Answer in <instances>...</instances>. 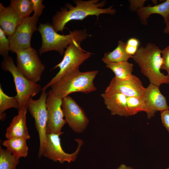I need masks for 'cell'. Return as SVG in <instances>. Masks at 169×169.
<instances>
[{
  "label": "cell",
  "instance_id": "1",
  "mask_svg": "<svg viewBox=\"0 0 169 169\" xmlns=\"http://www.w3.org/2000/svg\"><path fill=\"white\" fill-rule=\"evenodd\" d=\"M99 0L82 1L74 0L75 6L70 3H66L64 7L57 11L52 18V25L57 32H63L65 25L73 20H82L87 17L95 15L97 17L101 14L113 15L116 12L111 6L103 8L106 3L105 0Z\"/></svg>",
  "mask_w": 169,
  "mask_h": 169
},
{
  "label": "cell",
  "instance_id": "24",
  "mask_svg": "<svg viewBox=\"0 0 169 169\" xmlns=\"http://www.w3.org/2000/svg\"><path fill=\"white\" fill-rule=\"evenodd\" d=\"M127 104L128 116L141 111L147 113V107L142 97H127Z\"/></svg>",
  "mask_w": 169,
  "mask_h": 169
},
{
  "label": "cell",
  "instance_id": "7",
  "mask_svg": "<svg viewBox=\"0 0 169 169\" xmlns=\"http://www.w3.org/2000/svg\"><path fill=\"white\" fill-rule=\"evenodd\" d=\"M48 94L46 90H42L38 99L34 100L32 97H30L27 105V109L34 118L38 134L39 147L38 156L39 158L44 156L46 144L48 120L46 101Z\"/></svg>",
  "mask_w": 169,
  "mask_h": 169
},
{
  "label": "cell",
  "instance_id": "8",
  "mask_svg": "<svg viewBox=\"0 0 169 169\" xmlns=\"http://www.w3.org/2000/svg\"><path fill=\"white\" fill-rule=\"evenodd\" d=\"M17 67L28 79L37 83L39 81L45 69L36 50L30 47L16 53Z\"/></svg>",
  "mask_w": 169,
  "mask_h": 169
},
{
  "label": "cell",
  "instance_id": "6",
  "mask_svg": "<svg viewBox=\"0 0 169 169\" xmlns=\"http://www.w3.org/2000/svg\"><path fill=\"white\" fill-rule=\"evenodd\" d=\"M80 42L74 41L66 49L62 61L52 70L59 68V71L48 83L42 87L46 90L66 74L78 69L84 61L90 57L92 53L85 51L80 46Z\"/></svg>",
  "mask_w": 169,
  "mask_h": 169
},
{
  "label": "cell",
  "instance_id": "5",
  "mask_svg": "<svg viewBox=\"0 0 169 169\" xmlns=\"http://www.w3.org/2000/svg\"><path fill=\"white\" fill-rule=\"evenodd\" d=\"M1 67L4 71L10 72L13 78L17 93L15 96L18 103V110L23 108L27 109L29 98L42 91L41 85L25 77L14 64L11 56L3 58Z\"/></svg>",
  "mask_w": 169,
  "mask_h": 169
},
{
  "label": "cell",
  "instance_id": "30",
  "mask_svg": "<svg viewBox=\"0 0 169 169\" xmlns=\"http://www.w3.org/2000/svg\"><path fill=\"white\" fill-rule=\"evenodd\" d=\"M162 123L169 133V109L161 112Z\"/></svg>",
  "mask_w": 169,
  "mask_h": 169
},
{
  "label": "cell",
  "instance_id": "18",
  "mask_svg": "<svg viewBox=\"0 0 169 169\" xmlns=\"http://www.w3.org/2000/svg\"><path fill=\"white\" fill-rule=\"evenodd\" d=\"M137 14L141 23L146 25L147 19L152 14H158L163 18L165 22L169 17V0L154 6H143L138 9Z\"/></svg>",
  "mask_w": 169,
  "mask_h": 169
},
{
  "label": "cell",
  "instance_id": "23",
  "mask_svg": "<svg viewBox=\"0 0 169 169\" xmlns=\"http://www.w3.org/2000/svg\"><path fill=\"white\" fill-rule=\"evenodd\" d=\"M19 159L14 156L10 151L0 147V169H16Z\"/></svg>",
  "mask_w": 169,
  "mask_h": 169
},
{
  "label": "cell",
  "instance_id": "25",
  "mask_svg": "<svg viewBox=\"0 0 169 169\" xmlns=\"http://www.w3.org/2000/svg\"><path fill=\"white\" fill-rule=\"evenodd\" d=\"M18 103L15 96H9L6 95L0 86V114L5 113V111L11 108L18 109Z\"/></svg>",
  "mask_w": 169,
  "mask_h": 169
},
{
  "label": "cell",
  "instance_id": "28",
  "mask_svg": "<svg viewBox=\"0 0 169 169\" xmlns=\"http://www.w3.org/2000/svg\"><path fill=\"white\" fill-rule=\"evenodd\" d=\"M32 3L33 12V15L39 17L42 14L45 7L43 4V0H31Z\"/></svg>",
  "mask_w": 169,
  "mask_h": 169
},
{
  "label": "cell",
  "instance_id": "11",
  "mask_svg": "<svg viewBox=\"0 0 169 169\" xmlns=\"http://www.w3.org/2000/svg\"><path fill=\"white\" fill-rule=\"evenodd\" d=\"M62 107L69 126L76 133L84 132L89 124V120L83 109L69 95L62 99Z\"/></svg>",
  "mask_w": 169,
  "mask_h": 169
},
{
  "label": "cell",
  "instance_id": "15",
  "mask_svg": "<svg viewBox=\"0 0 169 169\" xmlns=\"http://www.w3.org/2000/svg\"><path fill=\"white\" fill-rule=\"evenodd\" d=\"M106 108L112 115L128 116L127 97L115 91H105L101 94Z\"/></svg>",
  "mask_w": 169,
  "mask_h": 169
},
{
  "label": "cell",
  "instance_id": "12",
  "mask_svg": "<svg viewBox=\"0 0 169 169\" xmlns=\"http://www.w3.org/2000/svg\"><path fill=\"white\" fill-rule=\"evenodd\" d=\"M48 92L46 101L48 114L47 134L60 133L66 123L64 119L62 107L63 99L57 97L51 89Z\"/></svg>",
  "mask_w": 169,
  "mask_h": 169
},
{
  "label": "cell",
  "instance_id": "4",
  "mask_svg": "<svg viewBox=\"0 0 169 169\" xmlns=\"http://www.w3.org/2000/svg\"><path fill=\"white\" fill-rule=\"evenodd\" d=\"M38 30L42 38V44L39 50L40 55L46 52L55 51L63 55L64 49L74 41L81 43L86 39L88 34L86 30L76 29L66 35H61L54 29L49 23H39Z\"/></svg>",
  "mask_w": 169,
  "mask_h": 169
},
{
  "label": "cell",
  "instance_id": "20",
  "mask_svg": "<svg viewBox=\"0 0 169 169\" xmlns=\"http://www.w3.org/2000/svg\"><path fill=\"white\" fill-rule=\"evenodd\" d=\"M125 47L126 43L119 40L117 47L112 51L105 53L102 59V61L106 64L128 61L132 56L126 53Z\"/></svg>",
  "mask_w": 169,
  "mask_h": 169
},
{
  "label": "cell",
  "instance_id": "26",
  "mask_svg": "<svg viewBox=\"0 0 169 169\" xmlns=\"http://www.w3.org/2000/svg\"><path fill=\"white\" fill-rule=\"evenodd\" d=\"M10 43L5 33L0 28V54L3 58L9 56Z\"/></svg>",
  "mask_w": 169,
  "mask_h": 169
},
{
  "label": "cell",
  "instance_id": "9",
  "mask_svg": "<svg viewBox=\"0 0 169 169\" xmlns=\"http://www.w3.org/2000/svg\"><path fill=\"white\" fill-rule=\"evenodd\" d=\"M39 17L33 15L24 18L14 33L8 37L10 43V51L17 52L31 47L33 33L38 30Z\"/></svg>",
  "mask_w": 169,
  "mask_h": 169
},
{
  "label": "cell",
  "instance_id": "13",
  "mask_svg": "<svg viewBox=\"0 0 169 169\" xmlns=\"http://www.w3.org/2000/svg\"><path fill=\"white\" fill-rule=\"evenodd\" d=\"M145 89L140 79L132 74L125 79L114 77L105 91L118 92L127 97H142Z\"/></svg>",
  "mask_w": 169,
  "mask_h": 169
},
{
  "label": "cell",
  "instance_id": "21",
  "mask_svg": "<svg viewBox=\"0 0 169 169\" xmlns=\"http://www.w3.org/2000/svg\"><path fill=\"white\" fill-rule=\"evenodd\" d=\"M134 65L128 61L111 63L106 64V67L114 73L115 77L120 79H126L132 74Z\"/></svg>",
  "mask_w": 169,
  "mask_h": 169
},
{
  "label": "cell",
  "instance_id": "34",
  "mask_svg": "<svg viewBox=\"0 0 169 169\" xmlns=\"http://www.w3.org/2000/svg\"><path fill=\"white\" fill-rule=\"evenodd\" d=\"M165 169H169V166L168 167H167V168H166Z\"/></svg>",
  "mask_w": 169,
  "mask_h": 169
},
{
  "label": "cell",
  "instance_id": "33",
  "mask_svg": "<svg viewBox=\"0 0 169 169\" xmlns=\"http://www.w3.org/2000/svg\"><path fill=\"white\" fill-rule=\"evenodd\" d=\"M117 169H134L133 167L130 166L122 164L120 165Z\"/></svg>",
  "mask_w": 169,
  "mask_h": 169
},
{
  "label": "cell",
  "instance_id": "16",
  "mask_svg": "<svg viewBox=\"0 0 169 169\" xmlns=\"http://www.w3.org/2000/svg\"><path fill=\"white\" fill-rule=\"evenodd\" d=\"M23 19L10 5L5 7L2 3H0V28L8 37L14 33Z\"/></svg>",
  "mask_w": 169,
  "mask_h": 169
},
{
  "label": "cell",
  "instance_id": "29",
  "mask_svg": "<svg viewBox=\"0 0 169 169\" xmlns=\"http://www.w3.org/2000/svg\"><path fill=\"white\" fill-rule=\"evenodd\" d=\"M145 0H130L129 3V9L132 12L137 11L139 9L143 7Z\"/></svg>",
  "mask_w": 169,
  "mask_h": 169
},
{
  "label": "cell",
  "instance_id": "17",
  "mask_svg": "<svg viewBox=\"0 0 169 169\" xmlns=\"http://www.w3.org/2000/svg\"><path fill=\"white\" fill-rule=\"evenodd\" d=\"M27 109L26 108L21 109L13 118L6 130L5 136L7 139L15 137L27 140L30 138L26 124Z\"/></svg>",
  "mask_w": 169,
  "mask_h": 169
},
{
  "label": "cell",
  "instance_id": "3",
  "mask_svg": "<svg viewBox=\"0 0 169 169\" xmlns=\"http://www.w3.org/2000/svg\"><path fill=\"white\" fill-rule=\"evenodd\" d=\"M98 72L97 70L82 72L79 69L76 70L52 85L51 90L57 97L62 99L74 92L87 94L95 91L97 88L94 80Z\"/></svg>",
  "mask_w": 169,
  "mask_h": 169
},
{
  "label": "cell",
  "instance_id": "22",
  "mask_svg": "<svg viewBox=\"0 0 169 169\" xmlns=\"http://www.w3.org/2000/svg\"><path fill=\"white\" fill-rule=\"evenodd\" d=\"M9 5L23 19L30 16L33 12L31 0H11Z\"/></svg>",
  "mask_w": 169,
  "mask_h": 169
},
{
  "label": "cell",
  "instance_id": "27",
  "mask_svg": "<svg viewBox=\"0 0 169 169\" xmlns=\"http://www.w3.org/2000/svg\"><path fill=\"white\" fill-rule=\"evenodd\" d=\"M161 54L163 61L161 69L165 70L169 76V46L161 51Z\"/></svg>",
  "mask_w": 169,
  "mask_h": 169
},
{
  "label": "cell",
  "instance_id": "32",
  "mask_svg": "<svg viewBox=\"0 0 169 169\" xmlns=\"http://www.w3.org/2000/svg\"><path fill=\"white\" fill-rule=\"evenodd\" d=\"M166 26L164 29V32L166 34H169V17L165 22Z\"/></svg>",
  "mask_w": 169,
  "mask_h": 169
},
{
  "label": "cell",
  "instance_id": "19",
  "mask_svg": "<svg viewBox=\"0 0 169 169\" xmlns=\"http://www.w3.org/2000/svg\"><path fill=\"white\" fill-rule=\"evenodd\" d=\"M2 144L11 151L16 158L26 157L28 148L27 140L19 137H13L3 141Z\"/></svg>",
  "mask_w": 169,
  "mask_h": 169
},
{
  "label": "cell",
  "instance_id": "31",
  "mask_svg": "<svg viewBox=\"0 0 169 169\" xmlns=\"http://www.w3.org/2000/svg\"><path fill=\"white\" fill-rule=\"evenodd\" d=\"M126 43L128 45L139 48L140 42L138 39L132 38L128 39Z\"/></svg>",
  "mask_w": 169,
  "mask_h": 169
},
{
  "label": "cell",
  "instance_id": "10",
  "mask_svg": "<svg viewBox=\"0 0 169 169\" xmlns=\"http://www.w3.org/2000/svg\"><path fill=\"white\" fill-rule=\"evenodd\" d=\"M64 133L47 134L46 146L44 156L54 161H59L63 163L65 161L70 163L74 161L80 151L84 142L79 138L74 140L78 143L76 150L74 152L69 153L63 150L60 142V136Z\"/></svg>",
  "mask_w": 169,
  "mask_h": 169
},
{
  "label": "cell",
  "instance_id": "2",
  "mask_svg": "<svg viewBox=\"0 0 169 169\" xmlns=\"http://www.w3.org/2000/svg\"><path fill=\"white\" fill-rule=\"evenodd\" d=\"M161 51L155 44L148 43L145 47H139L132 58L150 83L159 87L162 84L169 83V76L161 71L163 64Z\"/></svg>",
  "mask_w": 169,
  "mask_h": 169
},
{
  "label": "cell",
  "instance_id": "14",
  "mask_svg": "<svg viewBox=\"0 0 169 169\" xmlns=\"http://www.w3.org/2000/svg\"><path fill=\"white\" fill-rule=\"evenodd\" d=\"M158 86L150 83L145 88L142 98L148 110L147 118L150 119L157 111L169 109L166 97L161 94Z\"/></svg>",
  "mask_w": 169,
  "mask_h": 169
}]
</instances>
